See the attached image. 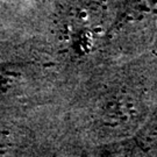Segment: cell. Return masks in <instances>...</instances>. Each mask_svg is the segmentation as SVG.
I'll return each instance as SVG.
<instances>
[{
    "mask_svg": "<svg viewBox=\"0 0 157 157\" xmlns=\"http://www.w3.org/2000/svg\"><path fill=\"white\" fill-rule=\"evenodd\" d=\"M141 113V104L130 94H117L108 98L101 106L100 118L105 126L122 128L134 124Z\"/></svg>",
    "mask_w": 157,
    "mask_h": 157,
    "instance_id": "obj_1",
    "label": "cell"
}]
</instances>
